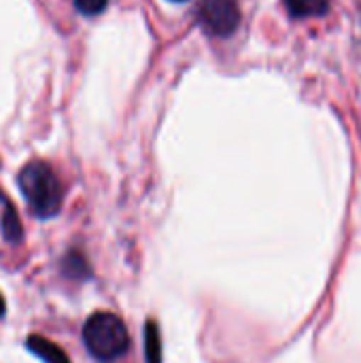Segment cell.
<instances>
[{"label": "cell", "instance_id": "obj_1", "mask_svg": "<svg viewBox=\"0 0 361 363\" xmlns=\"http://www.w3.org/2000/svg\"><path fill=\"white\" fill-rule=\"evenodd\" d=\"M19 189L32 213L40 219L53 217L62 206V185L53 168L45 162H30L17 177Z\"/></svg>", "mask_w": 361, "mask_h": 363}, {"label": "cell", "instance_id": "obj_8", "mask_svg": "<svg viewBox=\"0 0 361 363\" xmlns=\"http://www.w3.org/2000/svg\"><path fill=\"white\" fill-rule=\"evenodd\" d=\"M106 2H109V0H74V6H77L83 15L91 17V15H98V13L104 11Z\"/></svg>", "mask_w": 361, "mask_h": 363}, {"label": "cell", "instance_id": "obj_5", "mask_svg": "<svg viewBox=\"0 0 361 363\" xmlns=\"http://www.w3.org/2000/svg\"><path fill=\"white\" fill-rule=\"evenodd\" d=\"M285 6L291 17L302 19V17H319L328 13L330 2L328 0H285Z\"/></svg>", "mask_w": 361, "mask_h": 363}, {"label": "cell", "instance_id": "obj_3", "mask_svg": "<svg viewBox=\"0 0 361 363\" xmlns=\"http://www.w3.org/2000/svg\"><path fill=\"white\" fill-rule=\"evenodd\" d=\"M200 17L206 30L217 36H230L240 21L236 0H202Z\"/></svg>", "mask_w": 361, "mask_h": 363}, {"label": "cell", "instance_id": "obj_2", "mask_svg": "<svg viewBox=\"0 0 361 363\" xmlns=\"http://www.w3.org/2000/svg\"><path fill=\"white\" fill-rule=\"evenodd\" d=\"M83 345L98 362H115L126 355L130 347V336L117 315L96 313L83 325Z\"/></svg>", "mask_w": 361, "mask_h": 363}, {"label": "cell", "instance_id": "obj_7", "mask_svg": "<svg viewBox=\"0 0 361 363\" xmlns=\"http://www.w3.org/2000/svg\"><path fill=\"white\" fill-rule=\"evenodd\" d=\"M2 236H4V240L11 242V245H15V242L21 240V221H19L15 208L9 206V204H6L4 215H2Z\"/></svg>", "mask_w": 361, "mask_h": 363}, {"label": "cell", "instance_id": "obj_4", "mask_svg": "<svg viewBox=\"0 0 361 363\" xmlns=\"http://www.w3.org/2000/svg\"><path fill=\"white\" fill-rule=\"evenodd\" d=\"M26 347L45 363H70L68 355L55 342H51V340H47L43 336H36V334L28 336Z\"/></svg>", "mask_w": 361, "mask_h": 363}, {"label": "cell", "instance_id": "obj_10", "mask_svg": "<svg viewBox=\"0 0 361 363\" xmlns=\"http://www.w3.org/2000/svg\"><path fill=\"white\" fill-rule=\"evenodd\" d=\"M174 2H185V0H174Z\"/></svg>", "mask_w": 361, "mask_h": 363}, {"label": "cell", "instance_id": "obj_9", "mask_svg": "<svg viewBox=\"0 0 361 363\" xmlns=\"http://www.w3.org/2000/svg\"><path fill=\"white\" fill-rule=\"evenodd\" d=\"M4 311H6V304H4V298H2V294H0V317L4 315Z\"/></svg>", "mask_w": 361, "mask_h": 363}, {"label": "cell", "instance_id": "obj_6", "mask_svg": "<svg viewBox=\"0 0 361 363\" xmlns=\"http://www.w3.org/2000/svg\"><path fill=\"white\" fill-rule=\"evenodd\" d=\"M145 359L147 363H162V334L155 321L145 325Z\"/></svg>", "mask_w": 361, "mask_h": 363}]
</instances>
